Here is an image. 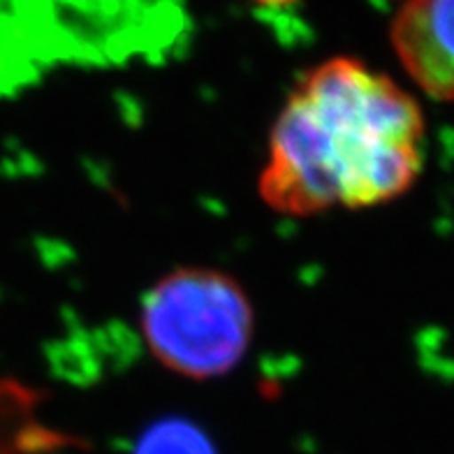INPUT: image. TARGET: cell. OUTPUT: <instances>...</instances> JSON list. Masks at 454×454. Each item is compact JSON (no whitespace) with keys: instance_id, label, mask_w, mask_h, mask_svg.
<instances>
[{"instance_id":"obj_2","label":"cell","mask_w":454,"mask_h":454,"mask_svg":"<svg viewBox=\"0 0 454 454\" xmlns=\"http://www.w3.org/2000/svg\"><path fill=\"white\" fill-rule=\"evenodd\" d=\"M139 327L165 369L192 380L234 371L255 334V309L237 278L211 267H181L144 294Z\"/></svg>"},{"instance_id":"obj_1","label":"cell","mask_w":454,"mask_h":454,"mask_svg":"<svg viewBox=\"0 0 454 454\" xmlns=\"http://www.w3.org/2000/svg\"><path fill=\"white\" fill-rule=\"evenodd\" d=\"M425 128L418 98L389 74L353 56L323 60L276 116L260 198L293 218L395 202L425 168Z\"/></svg>"},{"instance_id":"obj_3","label":"cell","mask_w":454,"mask_h":454,"mask_svg":"<svg viewBox=\"0 0 454 454\" xmlns=\"http://www.w3.org/2000/svg\"><path fill=\"white\" fill-rule=\"evenodd\" d=\"M389 40L419 90L454 102V0H403Z\"/></svg>"},{"instance_id":"obj_4","label":"cell","mask_w":454,"mask_h":454,"mask_svg":"<svg viewBox=\"0 0 454 454\" xmlns=\"http://www.w3.org/2000/svg\"><path fill=\"white\" fill-rule=\"evenodd\" d=\"M132 454H218V450L192 419L162 418L139 434Z\"/></svg>"},{"instance_id":"obj_5","label":"cell","mask_w":454,"mask_h":454,"mask_svg":"<svg viewBox=\"0 0 454 454\" xmlns=\"http://www.w3.org/2000/svg\"><path fill=\"white\" fill-rule=\"evenodd\" d=\"M253 3L262 7H290L294 3H299V0H253Z\"/></svg>"}]
</instances>
